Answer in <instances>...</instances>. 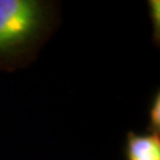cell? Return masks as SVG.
Wrapping results in <instances>:
<instances>
[{
	"label": "cell",
	"mask_w": 160,
	"mask_h": 160,
	"mask_svg": "<svg viewBox=\"0 0 160 160\" xmlns=\"http://www.w3.org/2000/svg\"><path fill=\"white\" fill-rule=\"evenodd\" d=\"M60 23V4L0 0V72L29 66Z\"/></svg>",
	"instance_id": "cell-1"
},
{
	"label": "cell",
	"mask_w": 160,
	"mask_h": 160,
	"mask_svg": "<svg viewBox=\"0 0 160 160\" xmlns=\"http://www.w3.org/2000/svg\"><path fill=\"white\" fill-rule=\"evenodd\" d=\"M147 131L152 133H160V89L158 88L152 93L148 104L147 113Z\"/></svg>",
	"instance_id": "cell-3"
},
{
	"label": "cell",
	"mask_w": 160,
	"mask_h": 160,
	"mask_svg": "<svg viewBox=\"0 0 160 160\" xmlns=\"http://www.w3.org/2000/svg\"><path fill=\"white\" fill-rule=\"evenodd\" d=\"M124 160H160V133L129 129L123 144Z\"/></svg>",
	"instance_id": "cell-2"
},
{
	"label": "cell",
	"mask_w": 160,
	"mask_h": 160,
	"mask_svg": "<svg viewBox=\"0 0 160 160\" xmlns=\"http://www.w3.org/2000/svg\"><path fill=\"white\" fill-rule=\"evenodd\" d=\"M148 18L152 27V43L155 47L160 46V2L159 0H148L147 2Z\"/></svg>",
	"instance_id": "cell-4"
}]
</instances>
